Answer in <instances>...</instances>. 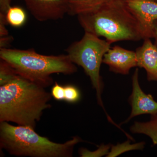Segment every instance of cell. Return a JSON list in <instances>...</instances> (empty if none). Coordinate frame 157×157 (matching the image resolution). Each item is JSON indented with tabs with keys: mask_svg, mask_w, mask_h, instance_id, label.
Instances as JSON below:
<instances>
[{
	"mask_svg": "<svg viewBox=\"0 0 157 157\" xmlns=\"http://www.w3.org/2000/svg\"><path fill=\"white\" fill-rule=\"evenodd\" d=\"M18 74L10 65L5 61L0 60V86L8 83L15 78Z\"/></svg>",
	"mask_w": 157,
	"mask_h": 157,
	"instance_id": "obj_14",
	"label": "cell"
},
{
	"mask_svg": "<svg viewBox=\"0 0 157 157\" xmlns=\"http://www.w3.org/2000/svg\"><path fill=\"white\" fill-rule=\"evenodd\" d=\"M35 19L40 21L62 19L69 11V0H23Z\"/></svg>",
	"mask_w": 157,
	"mask_h": 157,
	"instance_id": "obj_7",
	"label": "cell"
},
{
	"mask_svg": "<svg viewBox=\"0 0 157 157\" xmlns=\"http://www.w3.org/2000/svg\"><path fill=\"white\" fill-rule=\"evenodd\" d=\"M155 1H157V0H155Z\"/></svg>",
	"mask_w": 157,
	"mask_h": 157,
	"instance_id": "obj_24",
	"label": "cell"
},
{
	"mask_svg": "<svg viewBox=\"0 0 157 157\" xmlns=\"http://www.w3.org/2000/svg\"><path fill=\"white\" fill-rule=\"evenodd\" d=\"M0 59L24 78L46 88L53 84V74L71 75L77 68L67 54L44 55L34 49H0Z\"/></svg>",
	"mask_w": 157,
	"mask_h": 157,
	"instance_id": "obj_4",
	"label": "cell"
},
{
	"mask_svg": "<svg viewBox=\"0 0 157 157\" xmlns=\"http://www.w3.org/2000/svg\"><path fill=\"white\" fill-rule=\"evenodd\" d=\"M154 37L155 45L157 47V20L155 21L154 24Z\"/></svg>",
	"mask_w": 157,
	"mask_h": 157,
	"instance_id": "obj_22",
	"label": "cell"
},
{
	"mask_svg": "<svg viewBox=\"0 0 157 157\" xmlns=\"http://www.w3.org/2000/svg\"><path fill=\"white\" fill-rule=\"evenodd\" d=\"M111 44L106 39H101L94 34L85 32L82 38L72 43L65 51L71 61L83 68L90 77L96 90L98 104L104 109L108 120L113 123L114 121L106 111L101 98L104 83L100 74L104 55L111 48Z\"/></svg>",
	"mask_w": 157,
	"mask_h": 157,
	"instance_id": "obj_5",
	"label": "cell"
},
{
	"mask_svg": "<svg viewBox=\"0 0 157 157\" xmlns=\"http://www.w3.org/2000/svg\"><path fill=\"white\" fill-rule=\"evenodd\" d=\"M8 24L14 27H20L25 24L27 19L25 11L19 7H11L6 14Z\"/></svg>",
	"mask_w": 157,
	"mask_h": 157,
	"instance_id": "obj_13",
	"label": "cell"
},
{
	"mask_svg": "<svg viewBox=\"0 0 157 157\" xmlns=\"http://www.w3.org/2000/svg\"><path fill=\"white\" fill-rule=\"evenodd\" d=\"M132 91L129 98L132 112L128 118L123 122L126 124L133 117L142 114H157V102L150 94H147L140 88L139 82V70L136 69L132 76Z\"/></svg>",
	"mask_w": 157,
	"mask_h": 157,
	"instance_id": "obj_8",
	"label": "cell"
},
{
	"mask_svg": "<svg viewBox=\"0 0 157 157\" xmlns=\"http://www.w3.org/2000/svg\"><path fill=\"white\" fill-rule=\"evenodd\" d=\"M156 121L157 123V114L156 115L152 116V117Z\"/></svg>",
	"mask_w": 157,
	"mask_h": 157,
	"instance_id": "obj_23",
	"label": "cell"
},
{
	"mask_svg": "<svg viewBox=\"0 0 157 157\" xmlns=\"http://www.w3.org/2000/svg\"><path fill=\"white\" fill-rule=\"evenodd\" d=\"M103 63L108 65L109 71L128 75L132 68L137 67L136 52L119 45L109 48L104 55Z\"/></svg>",
	"mask_w": 157,
	"mask_h": 157,
	"instance_id": "obj_9",
	"label": "cell"
},
{
	"mask_svg": "<svg viewBox=\"0 0 157 157\" xmlns=\"http://www.w3.org/2000/svg\"><path fill=\"white\" fill-rule=\"evenodd\" d=\"M8 24L6 20V14L0 12V37L9 35V31L6 28V26Z\"/></svg>",
	"mask_w": 157,
	"mask_h": 157,
	"instance_id": "obj_19",
	"label": "cell"
},
{
	"mask_svg": "<svg viewBox=\"0 0 157 157\" xmlns=\"http://www.w3.org/2000/svg\"><path fill=\"white\" fill-rule=\"evenodd\" d=\"M127 8L140 25L142 38L154 37L155 21L157 20V2L155 0H124Z\"/></svg>",
	"mask_w": 157,
	"mask_h": 157,
	"instance_id": "obj_6",
	"label": "cell"
},
{
	"mask_svg": "<svg viewBox=\"0 0 157 157\" xmlns=\"http://www.w3.org/2000/svg\"><path fill=\"white\" fill-rule=\"evenodd\" d=\"M136 49L137 67L146 70L148 81H157V47L150 39Z\"/></svg>",
	"mask_w": 157,
	"mask_h": 157,
	"instance_id": "obj_10",
	"label": "cell"
},
{
	"mask_svg": "<svg viewBox=\"0 0 157 157\" xmlns=\"http://www.w3.org/2000/svg\"><path fill=\"white\" fill-rule=\"evenodd\" d=\"M17 75L0 86V122H13L34 129L43 111L51 107V94Z\"/></svg>",
	"mask_w": 157,
	"mask_h": 157,
	"instance_id": "obj_1",
	"label": "cell"
},
{
	"mask_svg": "<svg viewBox=\"0 0 157 157\" xmlns=\"http://www.w3.org/2000/svg\"><path fill=\"white\" fill-rule=\"evenodd\" d=\"M11 1H12V0H11Z\"/></svg>",
	"mask_w": 157,
	"mask_h": 157,
	"instance_id": "obj_25",
	"label": "cell"
},
{
	"mask_svg": "<svg viewBox=\"0 0 157 157\" xmlns=\"http://www.w3.org/2000/svg\"><path fill=\"white\" fill-rule=\"evenodd\" d=\"M52 96L56 100L58 101H64V86L59 84L55 82L51 90Z\"/></svg>",
	"mask_w": 157,
	"mask_h": 157,
	"instance_id": "obj_18",
	"label": "cell"
},
{
	"mask_svg": "<svg viewBox=\"0 0 157 157\" xmlns=\"http://www.w3.org/2000/svg\"><path fill=\"white\" fill-rule=\"evenodd\" d=\"M14 40L12 36H8L0 37V49L1 48H9V46Z\"/></svg>",
	"mask_w": 157,
	"mask_h": 157,
	"instance_id": "obj_20",
	"label": "cell"
},
{
	"mask_svg": "<svg viewBox=\"0 0 157 157\" xmlns=\"http://www.w3.org/2000/svg\"><path fill=\"white\" fill-rule=\"evenodd\" d=\"M77 16L85 32L104 37L110 44L143 39L140 25L124 0H110L96 10Z\"/></svg>",
	"mask_w": 157,
	"mask_h": 157,
	"instance_id": "obj_2",
	"label": "cell"
},
{
	"mask_svg": "<svg viewBox=\"0 0 157 157\" xmlns=\"http://www.w3.org/2000/svg\"><path fill=\"white\" fill-rule=\"evenodd\" d=\"M109 147L108 145H101L97 150L90 151L86 149L81 148L79 153L81 157H101L108 155Z\"/></svg>",
	"mask_w": 157,
	"mask_h": 157,
	"instance_id": "obj_17",
	"label": "cell"
},
{
	"mask_svg": "<svg viewBox=\"0 0 157 157\" xmlns=\"http://www.w3.org/2000/svg\"><path fill=\"white\" fill-rule=\"evenodd\" d=\"M11 0H0V12L6 14L11 7Z\"/></svg>",
	"mask_w": 157,
	"mask_h": 157,
	"instance_id": "obj_21",
	"label": "cell"
},
{
	"mask_svg": "<svg viewBox=\"0 0 157 157\" xmlns=\"http://www.w3.org/2000/svg\"><path fill=\"white\" fill-rule=\"evenodd\" d=\"M110 0H69L68 14L75 16L96 10Z\"/></svg>",
	"mask_w": 157,
	"mask_h": 157,
	"instance_id": "obj_11",
	"label": "cell"
},
{
	"mask_svg": "<svg viewBox=\"0 0 157 157\" xmlns=\"http://www.w3.org/2000/svg\"><path fill=\"white\" fill-rule=\"evenodd\" d=\"M144 146L143 142L137 144H129L128 142H126L122 144H118L117 146H113L112 147L111 152L108 154V157H114L121 154L122 153L128 151L133 149H142Z\"/></svg>",
	"mask_w": 157,
	"mask_h": 157,
	"instance_id": "obj_15",
	"label": "cell"
},
{
	"mask_svg": "<svg viewBox=\"0 0 157 157\" xmlns=\"http://www.w3.org/2000/svg\"><path fill=\"white\" fill-rule=\"evenodd\" d=\"M82 141L74 137L65 143H56L40 136L31 127L12 125L7 122L0 124L1 148L16 156L73 157L74 147Z\"/></svg>",
	"mask_w": 157,
	"mask_h": 157,
	"instance_id": "obj_3",
	"label": "cell"
},
{
	"mask_svg": "<svg viewBox=\"0 0 157 157\" xmlns=\"http://www.w3.org/2000/svg\"><path fill=\"white\" fill-rule=\"evenodd\" d=\"M131 131L133 133L148 135L152 140L154 144L157 145V123L152 118L148 122H136L131 127Z\"/></svg>",
	"mask_w": 157,
	"mask_h": 157,
	"instance_id": "obj_12",
	"label": "cell"
},
{
	"mask_svg": "<svg viewBox=\"0 0 157 157\" xmlns=\"http://www.w3.org/2000/svg\"><path fill=\"white\" fill-rule=\"evenodd\" d=\"M64 101L68 103H76L80 100V93L76 86L72 85H67L64 86Z\"/></svg>",
	"mask_w": 157,
	"mask_h": 157,
	"instance_id": "obj_16",
	"label": "cell"
}]
</instances>
